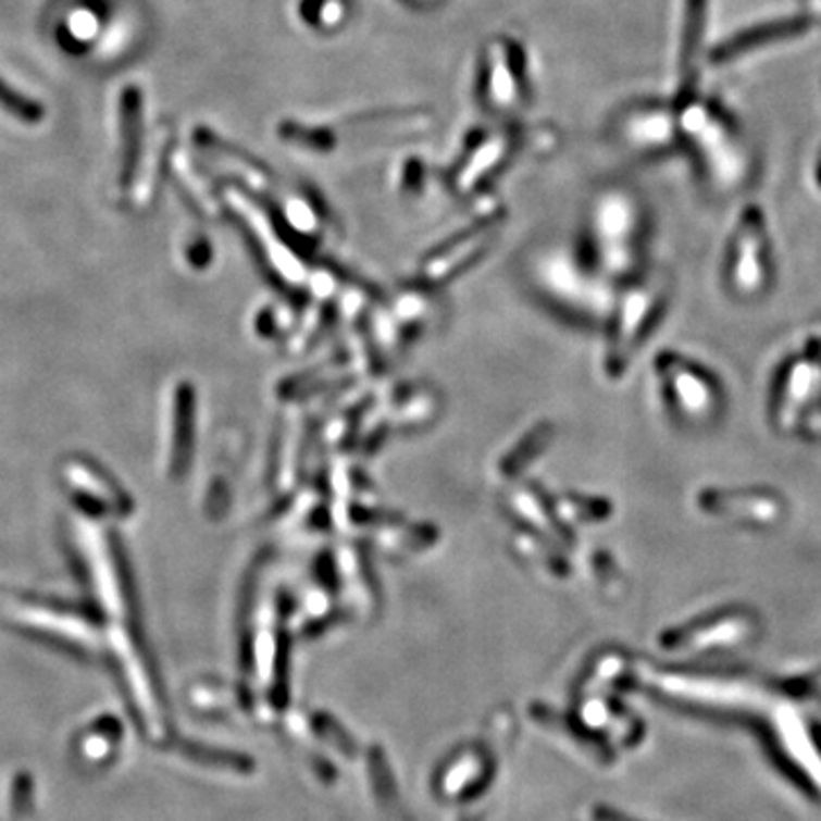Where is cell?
Here are the masks:
<instances>
[{"instance_id":"cell-10","label":"cell","mask_w":821,"mask_h":821,"mask_svg":"<svg viewBox=\"0 0 821 821\" xmlns=\"http://www.w3.org/2000/svg\"><path fill=\"white\" fill-rule=\"evenodd\" d=\"M594 817H596V821H635V819H630V817H625V814H621L612 808H605V806L596 808Z\"/></svg>"},{"instance_id":"cell-9","label":"cell","mask_w":821,"mask_h":821,"mask_svg":"<svg viewBox=\"0 0 821 821\" xmlns=\"http://www.w3.org/2000/svg\"><path fill=\"white\" fill-rule=\"evenodd\" d=\"M116 737H120V725H116L114 721L110 723V729H89V733L85 735L83 739V756L87 760H99L103 756H108Z\"/></svg>"},{"instance_id":"cell-4","label":"cell","mask_w":821,"mask_h":821,"mask_svg":"<svg viewBox=\"0 0 821 821\" xmlns=\"http://www.w3.org/2000/svg\"><path fill=\"white\" fill-rule=\"evenodd\" d=\"M819 18H821L819 12H801V14H794V16L760 23V26L748 28V30L739 33L737 37L717 46V49L710 55V60L714 64H725V62H733L737 58H744L750 51H758V49H762V46H773L779 41H787V39L808 35L810 30H814Z\"/></svg>"},{"instance_id":"cell-7","label":"cell","mask_w":821,"mask_h":821,"mask_svg":"<svg viewBox=\"0 0 821 821\" xmlns=\"http://www.w3.org/2000/svg\"><path fill=\"white\" fill-rule=\"evenodd\" d=\"M0 110L14 116L16 122L28 124V126L41 124L46 116V108L39 101L26 97V94H21L5 78H0Z\"/></svg>"},{"instance_id":"cell-5","label":"cell","mask_w":821,"mask_h":821,"mask_svg":"<svg viewBox=\"0 0 821 821\" xmlns=\"http://www.w3.org/2000/svg\"><path fill=\"white\" fill-rule=\"evenodd\" d=\"M519 53L511 43H493L486 64V99L498 112H505L521 101V69L515 64Z\"/></svg>"},{"instance_id":"cell-8","label":"cell","mask_w":821,"mask_h":821,"mask_svg":"<svg viewBox=\"0 0 821 821\" xmlns=\"http://www.w3.org/2000/svg\"><path fill=\"white\" fill-rule=\"evenodd\" d=\"M345 0H301L299 14L315 30H332L345 21Z\"/></svg>"},{"instance_id":"cell-11","label":"cell","mask_w":821,"mask_h":821,"mask_svg":"<svg viewBox=\"0 0 821 821\" xmlns=\"http://www.w3.org/2000/svg\"><path fill=\"white\" fill-rule=\"evenodd\" d=\"M819 181H821V162H819Z\"/></svg>"},{"instance_id":"cell-3","label":"cell","mask_w":821,"mask_h":821,"mask_svg":"<svg viewBox=\"0 0 821 821\" xmlns=\"http://www.w3.org/2000/svg\"><path fill=\"white\" fill-rule=\"evenodd\" d=\"M708 28V0H685L683 28L677 46V83L675 105H683L698 97L700 83V51Z\"/></svg>"},{"instance_id":"cell-1","label":"cell","mask_w":821,"mask_h":821,"mask_svg":"<svg viewBox=\"0 0 821 821\" xmlns=\"http://www.w3.org/2000/svg\"><path fill=\"white\" fill-rule=\"evenodd\" d=\"M677 130L700 176L717 192H735L750 176V151L733 114L700 97L675 105Z\"/></svg>"},{"instance_id":"cell-6","label":"cell","mask_w":821,"mask_h":821,"mask_svg":"<svg viewBox=\"0 0 821 821\" xmlns=\"http://www.w3.org/2000/svg\"><path fill=\"white\" fill-rule=\"evenodd\" d=\"M142 91L135 85H126L122 89L120 99V137H122V172L120 181L122 187H130L133 178L139 170V158H142V137H145V122H142Z\"/></svg>"},{"instance_id":"cell-2","label":"cell","mask_w":821,"mask_h":821,"mask_svg":"<svg viewBox=\"0 0 821 821\" xmlns=\"http://www.w3.org/2000/svg\"><path fill=\"white\" fill-rule=\"evenodd\" d=\"M621 147L639 153H662L680 145L677 108L667 103H637L619 114L614 126Z\"/></svg>"}]
</instances>
